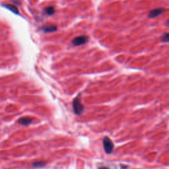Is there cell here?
<instances>
[{"label":"cell","instance_id":"9c48e42d","mask_svg":"<svg viewBox=\"0 0 169 169\" xmlns=\"http://www.w3.org/2000/svg\"><path fill=\"white\" fill-rule=\"evenodd\" d=\"M161 40L163 42H169V32L166 33L162 36Z\"/></svg>","mask_w":169,"mask_h":169},{"label":"cell","instance_id":"7a4b0ae2","mask_svg":"<svg viewBox=\"0 0 169 169\" xmlns=\"http://www.w3.org/2000/svg\"><path fill=\"white\" fill-rule=\"evenodd\" d=\"M103 146L105 152L109 154L111 153L114 149V144L110 139L108 137H105L103 139Z\"/></svg>","mask_w":169,"mask_h":169},{"label":"cell","instance_id":"5b68a950","mask_svg":"<svg viewBox=\"0 0 169 169\" xmlns=\"http://www.w3.org/2000/svg\"><path fill=\"white\" fill-rule=\"evenodd\" d=\"M18 122L23 125H28L32 122V119L28 117H23L18 120Z\"/></svg>","mask_w":169,"mask_h":169},{"label":"cell","instance_id":"3957f363","mask_svg":"<svg viewBox=\"0 0 169 169\" xmlns=\"http://www.w3.org/2000/svg\"><path fill=\"white\" fill-rule=\"evenodd\" d=\"M89 40L87 36H79L75 37L72 41V44L74 46H81L86 44Z\"/></svg>","mask_w":169,"mask_h":169},{"label":"cell","instance_id":"52a82bcc","mask_svg":"<svg viewBox=\"0 0 169 169\" xmlns=\"http://www.w3.org/2000/svg\"><path fill=\"white\" fill-rule=\"evenodd\" d=\"M4 7L9 9V10L11 11L14 13L19 14V9L15 6H13V5H11V4H7V5H4Z\"/></svg>","mask_w":169,"mask_h":169},{"label":"cell","instance_id":"277c9868","mask_svg":"<svg viewBox=\"0 0 169 169\" xmlns=\"http://www.w3.org/2000/svg\"><path fill=\"white\" fill-rule=\"evenodd\" d=\"M165 11V9L162 8H157V9H154L153 10L150 11L148 14V17L149 18H155L161 15V14Z\"/></svg>","mask_w":169,"mask_h":169},{"label":"cell","instance_id":"ba28073f","mask_svg":"<svg viewBox=\"0 0 169 169\" xmlns=\"http://www.w3.org/2000/svg\"><path fill=\"white\" fill-rule=\"evenodd\" d=\"M46 13L48 14V15H52V14H54L55 12V9L54 7H48L47 8H46L45 9Z\"/></svg>","mask_w":169,"mask_h":169},{"label":"cell","instance_id":"8fae6325","mask_svg":"<svg viewBox=\"0 0 169 169\" xmlns=\"http://www.w3.org/2000/svg\"><path fill=\"white\" fill-rule=\"evenodd\" d=\"M99 169H109V168H107V167H100Z\"/></svg>","mask_w":169,"mask_h":169},{"label":"cell","instance_id":"6da1fadb","mask_svg":"<svg viewBox=\"0 0 169 169\" xmlns=\"http://www.w3.org/2000/svg\"><path fill=\"white\" fill-rule=\"evenodd\" d=\"M74 110L76 114H81L84 110L83 105L81 104L80 99L78 97H76L73 102Z\"/></svg>","mask_w":169,"mask_h":169},{"label":"cell","instance_id":"8992f818","mask_svg":"<svg viewBox=\"0 0 169 169\" xmlns=\"http://www.w3.org/2000/svg\"><path fill=\"white\" fill-rule=\"evenodd\" d=\"M42 29L44 32H52L57 31V27L54 25H48L43 27Z\"/></svg>","mask_w":169,"mask_h":169},{"label":"cell","instance_id":"7c38bea8","mask_svg":"<svg viewBox=\"0 0 169 169\" xmlns=\"http://www.w3.org/2000/svg\"><path fill=\"white\" fill-rule=\"evenodd\" d=\"M167 25L169 27V20H168V21H167Z\"/></svg>","mask_w":169,"mask_h":169},{"label":"cell","instance_id":"30bf717a","mask_svg":"<svg viewBox=\"0 0 169 169\" xmlns=\"http://www.w3.org/2000/svg\"><path fill=\"white\" fill-rule=\"evenodd\" d=\"M45 165V163H43L42 162H39V163H36L33 164L34 167H42Z\"/></svg>","mask_w":169,"mask_h":169}]
</instances>
